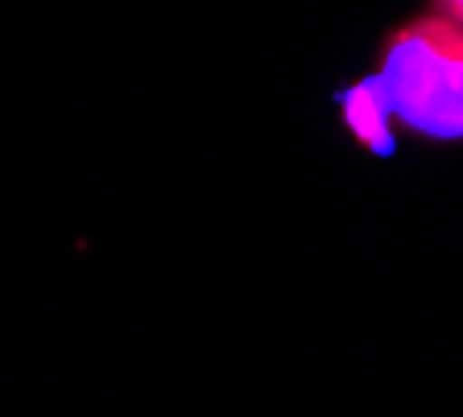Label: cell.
<instances>
[{
  "instance_id": "6da1fadb",
  "label": "cell",
  "mask_w": 463,
  "mask_h": 417,
  "mask_svg": "<svg viewBox=\"0 0 463 417\" xmlns=\"http://www.w3.org/2000/svg\"><path fill=\"white\" fill-rule=\"evenodd\" d=\"M389 116L430 141H463V25L443 13L397 25L373 75Z\"/></svg>"
},
{
  "instance_id": "3957f363",
  "label": "cell",
  "mask_w": 463,
  "mask_h": 417,
  "mask_svg": "<svg viewBox=\"0 0 463 417\" xmlns=\"http://www.w3.org/2000/svg\"><path fill=\"white\" fill-rule=\"evenodd\" d=\"M434 13H443L447 21H455V25H463V0H430Z\"/></svg>"
},
{
  "instance_id": "7a4b0ae2",
  "label": "cell",
  "mask_w": 463,
  "mask_h": 417,
  "mask_svg": "<svg viewBox=\"0 0 463 417\" xmlns=\"http://www.w3.org/2000/svg\"><path fill=\"white\" fill-rule=\"evenodd\" d=\"M339 107H344V120L360 145H368L373 153H393V133H389L393 116H389V107H385V99H381V91H376L373 75L352 83V88L339 96Z\"/></svg>"
}]
</instances>
